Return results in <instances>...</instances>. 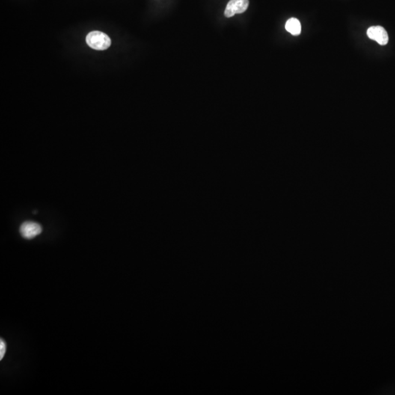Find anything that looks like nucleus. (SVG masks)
I'll return each mask as SVG.
<instances>
[{
  "instance_id": "1",
  "label": "nucleus",
  "mask_w": 395,
  "mask_h": 395,
  "mask_svg": "<svg viewBox=\"0 0 395 395\" xmlns=\"http://www.w3.org/2000/svg\"><path fill=\"white\" fill-rule=\"evenodd\" d=\"M86 41L90 47L98 51L106 50L111 44V38L105 33L99 31H93L89 33Z\"/></svg>"
},
{
  "instance_id": "2",
  "label": "nucleus",
  "mask_w": 395,
  "mask_h": 395,
  "mask_svg": "<svg viewBox=\"0 0 395 395\" xmlns=\"http://www.w3.org/2000/svg\"><path fill=\"white\" fill-rule=\"evenodd\" d=\"M248 6V0H230L225 10V16L230 18L237 13L239 14L244 13L246 11Z\"/></svg>"
},
{
  "instance_id": "3",
  "label": "nucleus",
  "mask_w": 395,
  "mask_h": 395,
  "mask_svg": "<svg viewBox=\"0 0 395 395\" xmlns=\"http://www.w3.org/2000/svg\"><path fill=\"white\" fill-rule=\"evenodd\" d=\"M367 34L371 40H375L378 44L385 46L388 43L389 36L384 27L381 26L371 27L367 30Z\"/></svg>"
},
{
  "instance_id": "4",
  "label": "nucleus",
  "mask_w": 395,
  "mask_h": 395,
  "mask_svg": "<svg viewBox=\"0 0 395 395\" xmlns=\"http://www.w3.org/2000/svg\"><path fill=\"white\" fill-rule=\"evenodd\" d=\"M42 228L38 223L27 221L21 226L20 233L25 239H31L40 234Z\"/></svg>"
},
{
  "instance_id": "5",
  "label": "nucleus",
  "mask_w": 395,
  "mask_h": 395,
  "mask_svg": "<svg viewBox=\"0 0 395 395\" xmlns=\"http://www.w3.org/2000/svg\"><path fill=\"white\" fill-rule=\"evenodd\" d=\"M286 30L293 35H298L301 33V30L299 21L295 18L289 19L286 24Z\"/></svg>"
},
{
  "instance_id": "6",
  "label": "nucleus",
  "mask_w": 395,
  "mask_h": 395,
  "mask_svg": "<svg viewBox=\"0 0 395 395\" xmlns=\"http://www.w3.org/2000/svg\"><path fill=\"white\" fill-rule=\"evenodd\" d=\"M6 352V344L4 340L1 339L0 340V360H2L4 354Z\"/></svg>"
}]
</instances>
